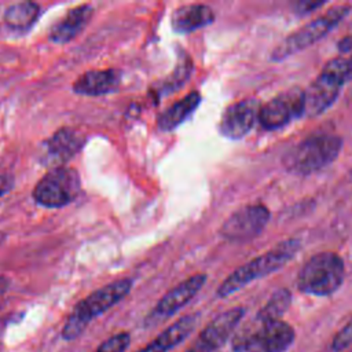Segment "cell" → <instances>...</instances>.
I'll use <instances>...</instances> for the list:
<instances>
[{"instance_id": "1", "label": "cell", "mask_w": 352, "mask_h": 352, "mask_svg": "<svg viewBox=\"0 0 352 352\" xmlns=\"http://www.w3.org/2000/svg\"><path fill=\"white\" fill-rule=\"evenodd\" d=\"M132 286L133 280L131 278H121L96 289L85 298L80 300L65 320L60 330L62 340L73 341L78 338L95 318L100 316L126 297Z\"/></svg>"}, {"instance_id": "2", "label": "cell", "mask_w": 352, "mask_h": 352, "mask_svg": "<svg viewBox=\"0 0 352 352\" xmlns=\"http://www.w3.org/2000/svg\"><path fill=\"white\" fill-rule=\"evenodd\" d=\"M298 249L300 241L296 238H289L279 242L265 253L254 257L253 260L232 271L217 287V297L226 298L250 282L278 271L296 256Z\"/></svg>"}, {"instance_id": "3", "label": "cell", "mask_w": 352, "mask_h": 352, "mask_svg": "<svg viewBox=\"0 0 352 352\" xmlns=\"http://www.w3.org/2000/svg\"><path fill=\"white\" fill-rule=\"evenodd\" d=\"M296 341L294 327L282 320L254 318L231 340L232 352H286Z\"/></svg>"}, {"instance_id": "4", "label": "cell", "mask_w": 352, "mask_h": 352, "mask_svg": "<svg viewBox=\"0 0 352 352\" xmlns=\"http://www.w3.org/2000/svg\"><path fill=\"white\" fill-rule=\"evenodd\" d=\"M342 148V139L334 133H315L300 142L283 158L287 170L307 176L334 162Z\"/></svg>"}, {"instance_id": "5", "label": "cell", "mask_w": 352, "mask_h": 352, "mask_svg": "<svg viewBox=\"0 0 352 352\" xmlns=\"http://www.w3.org/2000/svg\"><path fill=\"white\" fill-rule=\"evenodd\" d=\"M345 278V264L334 252H320L309 257L297 275V287L300 292L327 297L334 294Z\"/></svg>"}, {"instance_id": "6", "label": "cell", "mask_w": 352, "mask_h": 352, "mask_svg": "<svg viewBox=\"0 0 352 352\" xmlns=\"http://www.w3.org/2000/svg\"><path fill=\"white\" fill-rule=\"evenodd\" d=\"M351 11L349 4H338L323 12L320 16L312 19L307 25L301 26L287 37H285L271 52L272 60H283L296 52H300L316 41L323 38L330 30H333Z\"/></svg>"}, {"instance_id": "7", "label": "cell", "mask_w": 352, "mask_h": 352, "mask_svg": "<svg viewBox=\"0 0 352 352\" xmlns=\"http://www.w3.org/2000/svg\"><path fill=\"white\" fill-rule=\"evenodd\" d=\"M349 81L345 56L329 60L305 91V111L308 117L323 114L338 98L342 85Z\"/></svg>"}, {"instance_id": "8", "label": "cell", "mask_w": 352, "mask_h": 352, "mask_svg": "<svg viewBox=\"0 0 352 352\" xmlns=\"http://www.w3.org/2000/svg\"><path fill=\"white\" fill-rule=\"evenodd\" d=\"M81 192L80 175L74 168L62 165L51 168L34 186L32 195L36 204L44 208H63Z\"/></svg>"}, {"instance_id": "9", "label": "cell", "mask_w": 352, "mask_h": 352, "mask_svg": "<svg viewBox=\"0 0 352 352\" xmlns=\"http://www.w3.org/2000/svg\"><path fill=\"white\" fill-rule=\"evenodd\" d=\"M305 111V91L290 88L261 104L258 121L267 131L280 129Z\"/></svg>"}, {"instance_id": "10", "label": "cell", "mask_w": 352, "mask_h": 352, "mask_svg": "<svg viewBox=\"0 0 352 352\" xmlns=\"http://www.w3.org/2000/svg\"><path fill=\"white\" fill-rule=\"evenodd\" d=\"M270 221V210L261 204H250L235 210L221 226L220 234L230 242H246L258 236Z\"/></svg>"}, {"instance_id": "11", "label": "cell", "mask_w": 352, "mask_h": 352, "mask_svg": "<svg viewBox=\"0 0 352 352\" xmlns=\"http://www.w3.org/2000/svg\"><path fill=\"white\" fill-rule=\"evenodd\" d=\"M245 315L243 307H234L212 319L184 352H217L235 333Z\"/></svg>"}, {"instance_id": "12", "label": "cell", "mask_w": 352, "mask_h": 352, "mask_svg": "<svg viewBox=\"0 0 352 352\" xmlns=\"http://www.w3.org/2000/svg\"><path fill=\"white\" fill-rule=\"evenodd\" d=\"M205 282H206L205 274H195L188 276L175 287H172L160 298V301L147 315L144 324L153 326L175 315L179 309L187 305L198 294V292L202 289Z\"/></svg>"}, {"instance_id": "13", "label": "cell", "mask_w": 352, "mask_h": 352, "mask_svg": "<svg viewBox=\"0 0 352 352\" xmlns=\"http://www.w3.org/2000/svg\"><path fill=\"white\" fill-rule=\"evenodd\" d=\"M260 102L254 98H248L230 104L219 122V131L223 136L231 140L245 138L258 121Z\"/></svg>"}, {"instance_id": "14", "label": "cell", "mask_w": 352, "mask_h": 352, "mask_svg": "<svg viewBox=\"0 0 352 352\" xmlns=\"http://www.w3.org/2000/svg\"><path fill=\"white\" fill-rule=\"evenodd\" d=\"M85 144V138L81 132L73 128H60L51 138L43 142L41 161L47 166H62L74 157Z\"/></svg>"}, {"instance_id": "15", "label": "cell", "mask_w": 352, "mask_h": 352, "mask_svg": "<svg viewBox=\"0 0 352 352\" xmlns=\"http://www.w3.org/2000/svg\"><path fill=\"white\" fill-rule=\"evenodd\" d=\"M121 82V72L117 69L88 70L78 76L72 88L78 95L100 96L118 89Z\"/></svg>"}, {"instance_id": "16", "label": "cell", "mask_w": 352, "mask_h": 352, "mask_svg": "<svg viewBox=\"0 0 352 352\" xmlns=\"http://www.w3.org/2000/svg\"><path fill=\"white\" fill-rule=\"evenodd\" d=\"M198 322V314L184 315L170 326L164 329L155 338L147 342L143 348L136 352H168L182 341H184L194 330Z\"/></svg>"}, {"instance_id": "17", "label": "cell", "mask_w": 352, "mask_h": 352, "mask_svg": "<svg viewBox=\"0 0 352 352\" xmlns=\"http://www.w3.org/2000/svg\"><path fill=\"white\" fill-rule=\"evenodd\" d=\"M94 8L89 4L77 6L69 10L50 29V40L58 44H66L73 40L78 33H81L88 25Z\"/></svg>"}, {"instance_id": "18", "label": "cell", "mask_w": 352, "mask_h": 352, "mask_svg": "<svg viewBox=\"0 0 352 352\" xmlns=\"http://www.w3.org/2000/svg\"><path fill=\"white\" fill-rule=\"evenodd\" d=\"M214 21L213 10L206 4H186L170 15V28L175 33L186 34L210 25Z\"/></svg>"}, {"instance_id": "19", "label": "cell", "mask_w": 352, "mask_h": 352, "mask_svg": "<svg viewBox=\"0 0 352 352\" xmlns=\"http://www.w3.org/2000/svg\"><path fill=\"white\" fill-rule=\"evenodd\" d=\"M201 94L198 91H191L180 100L170 104L166 110H164L157 120V125L161 131H173L179 125H182L199 106Z\"/></svg>"}, {"instance_id": "20", "label": "cell", "mask_w": 352, "mask_h": 352, "mask_svg": "<svg viewBox=\"0 0 352 352\" xmlns=\"http://www.w3.org/2000/svg\"><path fill=\"white\" fill-rule=\"evenodd\" d=\"M41 14V8L34 1H19L8 6L4 11V23L14 32H28L33 28Z\"/></svg>"}, {"instance_id": "21", "label": "cell", "mask_w": 352, "mask_h": 352, "mask_svg": "<svg viewBox=\"0 0 352 352\" xmlns=\"http://www.w3.org/2000/svg\"><path fill=\"white\" fill-rule=\"evenodd\" d=\"M290 304H292V292L286 287H280L271 294V297L258 309L254 318L267 319V320L282 319L283 314L289 309Z\"/></svg>"}, {"instance_id": "22", "label": "cell", "mask_w": 352, "mask_h": 352, "mask_svg": "<svg viewBox=\"0 0 352 352\" xmlns=\"http://www.w3.org/2000/svg\"><path fill=\"white\" fill-rule=\"evenodd\" d=\"M191 70H192V62L188 58V55L182 51V54L179 55V63L176 65V69L173 70L172 77L168 78V81L164 84V87L161 89H164L165 92L177 89L190 77Z\"/></svg>"}, {"instance_id": "23", "label": "cell", "mask_w": 352, "mask_h": 352, "mask_svg": "<svg viewBox=\"0 0 352 352\" xmlns=\"http://www.w3.org/2000/svg\"><path fill=\"white\" fill-rule=\"evenodd\" d=\"M131 344V334L120 331L106 338L94 352H125Z\"/></svg>"}, {"instance_id": "24", "label": "cell", "mask_w": 352, "mask_h": 352, "mask_svg": "<svg viewBox=\"0 0 352 352\" xmlns=\"http://www.w3.org/2000/svg\"><path fill=\"white\" fill-rule=\"evenodd\" d=\"M352 345V318L341 327L331 341L333 352H341Z\"/></svg>"}, {"instance_id": "25", "label": "cell", "mask_w": 352, "mask_h": 352, "mask_svg": "<svg viewBox=\"0 0 352 352\" xmlns=\"http://www.w3.org/2000/svg\"><path fill=\"white\" fill-rule=\"evenodd\" d=\"M326 1H298L296 4V12L298 14H307V12H312L316 8H320L322 6H324Z\"/></svg>"}, {"instance_id": "26", "label": "cell", "mask_w": 352, "mask_h": 352, "mask_svg": "<svg viewBox=\"0 0 352 352\" xmlns=\"http://www.w3.org/2000/svg\"><path fill=\"white\" fill-rule=\"evenodd\" d=\"M14 186V179L7 175H0V197L8 192Z\"/></svg>"}, {"instance_id": "27", "label": "cell", "mask_w": 352, "mask_h": 352, "mask_svg": "<svg viewBox=\"0 0 352 352\" xmlns=\"http://www.w3.org/2000/svg\"><path fill=\"white\" fill-rule=\"evenodd\" d=\"M338 51L340 52H349L352 51V33L342 37L340 41H338Z\"/></svg>"}, {"instance_id": "28", "label": "cell", "mask_w": 352, "mask_h": 352, "mask_svg": "<svg viewBox=\"0 0 352 352\" xmlns=\"http://www.w3.org/2000/svg\"><path fill=\"white\" fill-rule=\"evenodd\" d=\"M8 286H10V279L4 275H0V296H3L8 290Z\"/></svg>"}, {"instance_id": "29", "label": "cell", "mask_w": 352, "mask_h": 352, "mask_svg": "<svg viewBox=\"0 0 352 352\" xmlns=\"http://www.w3.org/2000/svg\"><path fill=\"white\" fill-rule=\"evenodd\" d=\"M346 60V69H348V76H349V80H352V55L345 58Z\"/></svg>"}, {"instance_id": "30", "label": "cell", "mask_w": 352, "mask_h": 352, "mask_svg": "<svg viewBox=\"0 0 352 352\" xmlns=\"http://www.w3.org/2000/svg\"><path fill=\"white\" fill-rule=\"evenodd\" d=\"M4 238H6V235L3 234V232H0V245L3 243V241H4Z\"/></svg>"}]
</instances>
